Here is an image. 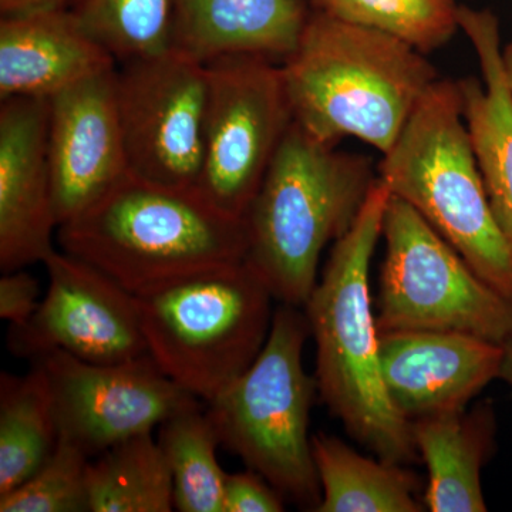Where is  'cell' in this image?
<instances>
[{
	"mask_svg": "<svg viewBox=\"0 0 512 512\" xmlns=\"http://www.w3.org/2000/svg\"><path fill=\"white\" fill-rule=\"evenodd\" d=\"M377 175L292 121L244 217L245 262L275 301L303 308L323 249L355 224Z\"/></svg>",
	"mask_w": 512,
	"mask_h": 512,
	"instance_id": "obj_4",
	"label": "cell"
},
{
	"mask_svg": "<svg viewBox=\"0 0 512 512\" xmlns=\"http://www.w3.org/2000/svg\"><path fill=\"white\" fill-rule=\"evenodd\" d=\"M497 424L490 403L473 412L412 421L414 446L429 470L424 501L433 512L487 511L481 468L494 451Z\"/></svg>",
	"mask_w": 512,
	"mask_h": 512,
	"instance_id": "obj_19",
	"label": "cell"
},
{
	"mask_svg": "<svg viewBox=\"0 0 512 512\" xmlns=\"http://www.w3.org/2000/svg\"><path fill=\"white\" fill-rule=\"evenodd\" d=\"M205 66L207 116L197 188L218 210L244 220L293 121L281 64L228 56Z\"/></svg>",
	"mask_w": 512,
	"mask_h": 512,
	"instance_id": "obj_9",
	"label": "cell"
},
{
	"mask_svg": "<svg viewBox=\"0 0 512 512\" xmlns=\"http://www.w3.org/2000/svg\"><path fill=\"white\" fill-rule=\"evenodd\" d=\"M309 336L303 308L281 303L261 353L208 403L207 414L222 446L282 497L316 511L322 488L308 430L318 383L302 360Z\"/></svg>",
	"mask_w": 512,
	"mask_h": 512,
	"instance_id": "obj_7",
	"label": "cell"
},
{
	"mask_svg": "<svg viewBox=\"0 0 512 512\" xmlns=\"http://www.w3.org/2000/svg\"><path fill=\"white\" fill-rule=\"evenodd\" d=\"M207 100V66L173 47L117 64V111L130 174L197 188Z\"/></svg>",
	"mask_w": 512,
	"mask_h": 512,
	"instance_id": "obj_10",
	"label": "cell"
},
{
	"mask_svg": "<svg viewBox=\"0 0 512 512\" xmlns=\"http://www.w3.org/2000/svg\"><path fill=\"white\" fill-rule=\"evenodd\" d=\"M500 379L512 387V343L504 346V359L501 365Z\"/></svg>",
	"mask_w": 512,
	"mask_h": 512,
	"instance_id": "obj_31",
	"label": "cell"
},
{
	"mask_svg": "<svg viewBox=\"0 0 512 512\" xmlns=\"http://www.w3.org/2000/svg\"><path fill=\"white\" fill-rule=\"evenodd\" d=\"M390 191L377 177L352 228L338 239L303 311L316 345V383L346 431L387 463H412V421L393 406L380 366L370 298V262L382 237Z\"/></svg>",
	"mask_w": 512,
	"mask_h": 512,
	"instance_id": "obj_2",
	"label": "cell"
},
{
	"mask_svg": "<svg viewBox=\"0 0 512 512\" xmlns=\"http://www.w3.org/2000/svg\"><path fill=\"white\" fill-rule=\"evenodd\" d=\"M309 13L303 0H171V47L204 64L228 56L281 64Z\"/></svg>",
	"mask_w": 512,
	"mask_h": 512,
	"instance_id": "obj_17",
	"label": "cell"
},
{
	"mask_svg": "<svg viewBox=\"0 0 512 512\" xmlns=\"http://www.w3.org/2000/svg\"><path fill=\"white\" fill-rule=\"evenodd\" d=\"M92 458L59 440L29 480L0 495V512H90L87 471Z\"/></svg>",
	"mask_w": 512,
	"mask_h": 512,
	"instance_id": "obj_26",
	"label": "cell"
},
{
	"mask_svg": "<svg viewBox=\"0 0 512 512\" xmlns=\"http://www.w3.org/2000/svg\"><path fill=\"white\" fill-rule=\"evenodd\" d=\"M158 429V444L173 474L175 510L224 512L227 473L218 463L221 443L200 403L175 413Z\"/></svg>",
	"mask_w": 512,
	"mask_h": 512,
	"instance_id": "obj_23",
	"label": "cell"
},
{
	"mask_svg": "<svg viewBox=\"0 0 512 512\" xmlns=\"http://www.w3.org/2000/svg\"><path fill=\"white\" fill-rule=\"evenodd\" d=\"M70 12L117 64L171 49V0H69Z\"/></svg>",
	"mask_w": 512,
	"mask_h": 512,
	"instance_id": "obj_24",
	"label": "cell"
},
{
	"mask_svg": "<svg viewBox=\"0 0 512 512\" xmlns=\"http://www.w3.org/2000/svg\"><path fill=\"white\" fill-rule=\"evenodd\" d=\"M336 18L397 37L419 52L446 45L460 29L454 0H313Z\"/></svg>",
	"mask_w": 512,
	"mask_h": 512,
	"instance_id": "obj_25",
	"label": "cell"
},
{
	"mask_svg": "<svg viewBox=\"0 0 512 512\" xmlns=\"http://www.w3.org/2000/svg\"><path fill=\"white\" fill-rule=\"evenodd\" d=\"M464 30L480 62L483 82L460 80L464 119L498 224L512 241V92L501 64L500 25L490 10L460 6Z\"/></svg>",
	"mask_w": 512,
	"mask_h": 512,
	"instance_id": "obj_18",
	"label": "cell"
},
{
	"mask_svg": "<svg viewBox=\"0 0 512 512\" xmlns=\"http://www.w3.org/2000/svg\"><path fill=\"white\" fill-rule=\"evenodd\" d=\"M39 295V282L25 269L6 272L0 279V318L10 328L26 325L39 308Z\"/></svg>",
	"mask_w": 512,
	"mask_h": 512,
	"instance_id": "obj_28",
	"label": "cell"
},
{
	"mask_svg": "<svg viewBox=\"0 0 512 512\" xmlns=\"http://www.w3.org/2000/svg\"><path fill=\"white\" fill-rule=\"evenodd\" d=\"M49 99L13 97L0 106V269H25L56 251L59 229L47 153Z\"/></svg>",
	"mask_w": 512,
	"mask_h": 512,
	"instance_id": "obj_15",
	"label": "cell"
},
{
	"mask_svg": "<svg viewBox=\"0 0 512 512\" xmlns=\"http://www.w3.org/2000/svg\"><path fill=\"white\" fill-rule=\"evenodd\" d=\"M33 362L45 369L59 440L90 458L200 403L168 379L150 355L100 365L56 350Z\"/></svg>",
	"mask_w": 512,
	"mask_h": 512,
	"instance_id": "obj_11",
	"label": "cell"
},
{
	"mask_svg": "<svg viewBox=\"0 0 512 512\" xmlns=\"http://www.w3.org/2000/svg\"><path fill=\"white\" fill-rule=\"evenodd\" d=\"M116 69L49 97L47 153L59 227L130 174L117 111Z\"/></svg>",
	"mask_w": 512,
	"mask_h": 512,
	"instance_id": "obj_13",
	"label": "cell"
},
{
	"mask_svg": "<svg viewBox=\"0 0 512 512\" xmlns=\"http://www.w3.org/2000/svg\"><path fill=\"white\" fill-rule=\"evenodd\" d=\"M474 271L512 301V241L495 218L464 119L460 86L439 79L377 167Z\"/></svg>",
	"mask_w": 512,
	"mask_h": 512,
	"instance_id": "obj_5",
	"label": "cell"
},
{
	"mask_svg": "<svg viewBox=\"0 0 512 512\" xmlns=\"http://www.w3.org/2000/svg\"><path fill=\"white\" fill-rule=\"evenodd\" d=\"M90 512H170L173 474L153 431L114 444L90 460Z\"/></svg>",
	"mask_w": 512,
	"mask_h": 512,
	"instance_id": "obj_22",
	"label": "cell"
},
{
	"mask_svg": "<svg viewBox=\"0 0 512 512\" xmlns=\"http://www.w3.org/2000/svg\"><path fill=\"white\" fill-rule=\"evenodd\" d=\"M134 296L148 355L168 379L205 403L254 363L274 319V296L245 261Z\"/></svg>",
	"mask_w": 512,
	"mask_h": 512,
	"instance_id": "obj_6",
	"label": "cell"
},
{
	"mask_svg": "<svg viewBox=\"0 0 512 512\" xmlns=\"http://www.w3.org/2000/svg\"><path fill=\"white\" fill-rule=\"evenodd\" d=\"M117 60L67 6L8 13L0 20V100L49 99L116 69Z\"/></svg>",
	"mask_w": 512,
	"mask_h": 512,
	"instance_id": "obj_16",
	"label": "cell"
},
{
	"mask_svg": "<svg viewBox=\"0 0 512 512\" xmlns=\"http://www.w3.org/2000/svg\"><path fill=\"white\" fill-rule=\"evenodd\" d=\"M285 498L261 474L248 471L227 474L224 484V512H281Z\"/></svg>",
	"mask_w": 512,
	"mask_h": 512,
	"instance_id": "obj_27",
	"label": "cell"
},
{
	"mask_svg": "<svg viewBox=\"0 0 512 512\" xmlns=\"http://www.w3.org/2000/svg\"><path fill=\"white\" fill-rule=\"evenodd\" d=\"M43 264L47 292L26 325L10 328L13 355L33 362L60 350L100 365L148 355L133 293L63 251H53Z\"/></svg>",
	"mask_w": 512,
	"mask_h": 512,
	"instance_id": "obj_12",
	"label": "cell"
},
{
	"mask_svg": "<svg viewBox=\"0 0 512 512\" xmlns=\"http://www.w3.org/2000/svg\"><path fill=\"white\" fill-rule=\"evenodd\" d=\"M322 501L316 512H420L419 477L400 464L375 461L328 434L312 437Z\"/></svg>",
	"mask_w": 512,
	"mask_h": 512,
	"instance_id": "obj_20",
	"label": "cell"
},
{
	"mask_svg": "<svg viewBox=\"0 0 512 512\" xmlns=\"http://www.w3.org/2000/svg\"><path fill=\"white\" fill-rule=\"evenodd\" d=\"M501 64H503V74L505 82L512 92V42L501 50Z\"/></svg>",
	"mask_w": 512,
	"mask_h": 512,
	"instance_id": "obj_30",
	"label": "cell"
},
{
	"mask_svg": "<svg viewBox=\"0 0 512 512\" xmlns=\"http://www.w3.org/2000/svg\"><path fill=\"white\" fill-rule=\"evenodd\" d=\"M382 235L379 332L433 330L512 343L511 299L488 285L412 205L390 194Z\"/></svg>",
	"mask_w": 512,
	"mask_h": 512,
	"instance_id": "obj_8",
	"label": "cell"
},
{
	"mask_svg": "<svg viewBox=\"0 0 512 512\" xmlns=\"http://www.w3.org/2000/svg\"><path fill=\"white\" fill-rule=\"evenodd\" d=\"M380 366L393 406L407 420L463 412L500 379L504 346L454 332H379Z\"/></svg>",
	"mask_w": 512,
	"mask_h": 512,
	"instance_id": "obj_14",
	"label": "cell"
},
{
	"mask_svg": "<svg viewBox=\"0 0 512 512\" xmlns=\"http://www.w3.org/2000/svg\"><path fill=\"white\" fill-rule=\"evenodd\" d=\"M69 0H0V9L2 15L8 13L25 12V10L57 8V6H66Z\"/></svg>",
	"mask_w": 512,
	"mask_h": 512,
	"instance_id": "obj_29",
	"label": "cell"
},
{
	"mask_svg": "<svg viewBox=\"0 0 512 512\" xmlns=\"http://www.w3.org/2000/svg\"><path fill=\"white\" fill-rule=\"evenodd\" d=\"M57 241L133 295L247 255L244 220L218 210L198 188L133 174L60 225Z\"/></svg>",
	"mask_w": 512,
	"mask_h": 512,
	"instance_id": "obj_3",
	"label": "cell"
},
{
	"mask_svg": "<svg viewBox=\"0 0 512 512\" xmlns=\"http://www.w3.org/2000/svg\"><path fill=\"white\" fill-rule=\"evenodd\" d=\"M59 443L45 369L32 362L28 375L0 379V495L29 480Z\"/></svg>",
	"mask_w": 512,
	"mask_h": 512,
	"instance_id": "obj_21",
	"label": "cell"
},
{
	"mask_svg": "<svg viewBox=\"0 0 512 512\" xmlns=\"http://www.w3.org/2000/svg\"><path fill=\"white\" fill-rule=\"evenodd\" d=\"M281 73L293 121L306 133L332 146L356 137L382 154L440 79L413 46L318 8Z\"/></svg>",
	"mask_w": 512,
	"mask_h": 512,
	"instance_id": "obj_1",
	"label": "cell"
}]
</instances>
